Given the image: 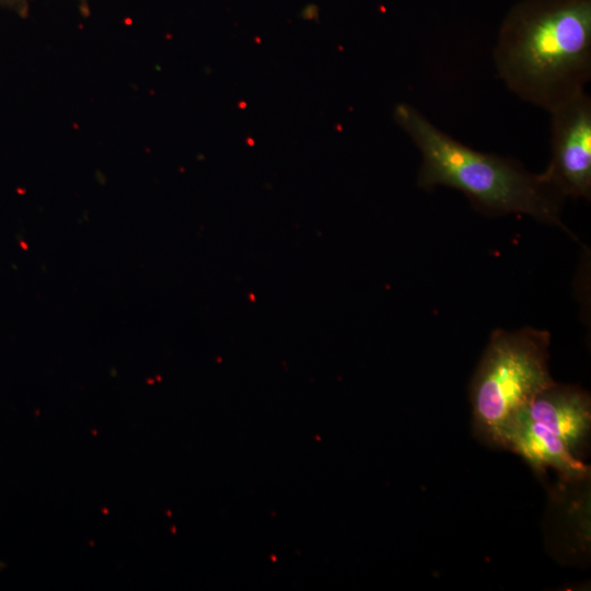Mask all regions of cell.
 <instances>
[{
    "label": "cell",
    "instance_id": "1",
    "mask_svg": "<svg viewBox=\"0 0 591 591\" xmlns=\"http://www.w3.org/2000/svg\"><path fill=\"white\" fill-rule=\"evenodd\" d=\"M499 78L522 101L553 112L591 78V0H521L494 49Z\"/></svg>",
    "mask_w": 591,
    "mask_h": 591
},
{
    "label": "cell",
    "instance_id": "2",
    "mask_svg": "<svg viewBox=\"0 0 591 591\" xmlns=\"http://www.w3.org/2000/svg\"><path fill=\"white\" fill-rule=\"evenodd\" d=\"M393 116L421 153L419 187H452L483 211L529 215L568 231L560 219L564 197L542 173L529 172L515 159L470 148L409 104H397Z\"/></svg>",
    "mask_w": 591,
    "mask_h": 591
},
{
    "label": "cell",
    "instance_id": "3",
    "mask_svg": "<svg viewBox=\"0 0 591 591\" xmlns=\"http://www.w3.org/2000/svg\"><path fill=\"white\" fill-rule=\"evenodd\" d=\"M549 345V333L533 327L491 334L470 386L473 428L480 441L503 449L513 417L555 383Z\"/></svg>",
    "mask_w": 591,
    "mask_h": 591
},
{
    "label": "cell",
    "instance_id": "4",
    "mask_svg": "<svg viewBox=\"0 0 591 591\" xmlns=\"http://www.w3.org/2000/svg\"><path fill=\"white\" fill-rule=\"evenodd\" d=\"M590 429L589 394L555 382L513 417L503 449L521 456L536 473L553 468L568 482H578L589 476L583 456Z\"/></svg>",
    "mask_w": 591,
    "mask_h": 591
},
{
    "label": "cell",
    "instance_id": "5",
    "mask_svg": "<svg viewBox=\"0 0 591 591\" xmlns=\"http://www.w3.org/2000/svg\"><path fill=\"white\" fill-rule=\"evenodd\" d=\"M551 161L542 175L563 197H591V99L584 92L551 112Z\"/></svg>",
    "mask_w": 591,
    "mask_h": 591
},
{
    "label": "cell",
    "instance_id": "6",
    "mask_svg": "<svg viewBox=\"0 0 591 591\" xmlns=\"http://www.w3.org/2000/svg\"><path fill=\"white\" fill-rule=\"evenodd\" d=\"M0 5L22 11L24 4L22 0H0Z\"/></svg>",
    "mask_w": 591,
    "mask_h": 591
}]
</instances>
